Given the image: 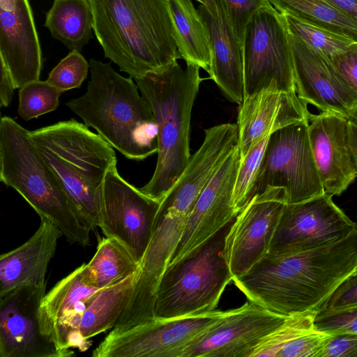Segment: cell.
<instances>
[{
	"mask_svg": "<svg viewBox=\"0 0 357 357\" xmlns=\"http://www.w3.org/2000/svg\"><path fill=\"white\" fill-rule=\"evenodd\" d=\"M357 272V230L326 246L266 254L233 279L248 299L285 316L317 311L338 285Z\"/></svg>",
	"mask_w": 357,
	"mask_h": 357,
	"instance_id": "obj_1",
	"label": "cell"
},
{
	"mask_svg": "<svg viewBox=\"0 0 357 357\" xmlns=\"http://www.w3.org/2000/svg\"><path fill=\"white\" fill-rule=\"evenodd\" d=\"M105 56L134 79L181 59L167 0H88Z\"/></svg>",
	"mask_w": 357,
	"mask_h": 357,
	"instance_id": "obj_2",
	"label": "cell"
},
{
	"mask_svg": "<svg viewBox=\"0 0 357 357\" xmlns=\"http://www.w3.org/2000/svg\"><path fill=\"white\" fill-rule=\"evenodd\" d=\"M89 68L85 93L66 105L128 159L143 160L156 153L157 126L132 79L93 59Z\"/></svg>",
	"mask_w": 357,
	"mask_h": 357,
	"instance_id": "obj_3",
	"label": "cell"
},
{
	"mask_svg": "<svg viewBox=\"0 0 357 357\" xmlns=\"http://www.w3.org/2000/svg\"><path fill=\"white\" fill-rule=\"evenodd\" d=\"M75 212L91 231L100 224V192L107 172L116 166L113 147L72 119L29 131Z\"/></svg>",
	"mask_w": 357,
	"mask_h": 357,
	"instance_id": "obj_4",
	"label": "cell"
},
{
	"mask_svg": "<svg viewBox=\"0 0 357 357\" xmlns=\"http://www.w3.org/2000/svg\"><path fill=\"white\" fill-rule=\"evenodd\" d=\"M200 68L178 62L160 73L135 79L157 126L158 158L149 181L139 188L160 202L178 179L190 157L192 107L203 80Z\"/></svg>",
	"mask_w": 357,
	"mask_h": 357,
	"instance_id": "obj_5",
	"label": "cell"
},
{
	"mask_svg": "<svg viewBox=\"0 0 357 357\" xmlns=\"http://www.w3.org/2000/svg\"><path fill=\"white\" fill-rule=\"evenodd\" d=\"M28 132L13 119L1 117L0 181L17 191L40 218L52 222L70 243L89 245L91 230L77 215Z\"/></svg>",
	"mask_w": 357,
	"mask_h": 357,
	"instance_id": "obj_6",
	"label": "cell"
},
{
	"mask_svg": "<svg viewBox=\"0 0 357 357\" xmlns=\"http://www.w3.org/2000/svg\"><path fill=\"white\" fill-rule=\"evenodd\" d=\"M234 220L167 267L156 296L155 319L196 316L215 310L225 287L233 280L224 245Z\"/></svg>",
	"mask_w": 357,
	"mask_h": 357,
	"instance_id": "obj_7",
	"label": "cell"
},
{
	"mask_svg": "<svg viewBox=\"0 0 357 357\" xmlns=\"http://www.w3.org/2000/svg\"><path fill=\"white\" fill-rule=\"evenodd\" d=\"M242 46L244 98L266 89L296 92L292 51L282 13L271 5L258 10L245 27Z\"/></svg>",
	"mask_w": 357,
	"mask_h": 357,
	"instance_id": "obj_8",
	"label": "cell"
},
{
	"mask_svg": "<svg viewBox=\"0 0 357 357\" xmlns=\"http://www.w3.org/2000/svg\"><path fill=\"white\" fill-rule=\"evenodd\" d=\"M308 121L271 133L252 189V198L269 187L282 188L288 204L324 194L308 137Z\"/></svg>",
	"mask_w": 357,
	"mask_h": 357,
	"instance_id": "obj_9",
	"label": "cell"
},
{
	"mask_svg": "<svg viewBox=\"0 0 357 357\" xmlns=\"http://www.w3.org/2000/svg\"><path fill=\"white\" fill-rule=\"evenodd\" d=\"M159 206L160 202L122 178L114 166L107 172L100 189L99 227L139 264L155 228Z\"/></svg>",
	"mask_w": 357,
	"mask_h": 357,
	"instance_id": "obj_10",
	"label": "cell"
},
{
	"mask_svg": "<svg viewBox=\"0 0 357 357\" xmlns=\"http://www.w3.org/2000/svg\"><path fill=\"white\" fill-rule=\"evenodd\" d=\"M355 230L356 224L327 194L301 202L286 203L267 254L285 255L326 246Z\"/></svg>",
	"mask_w": 357,
	"mask_h": 357,
	"instance_id": "obj_11",
	"label": "cell"
},
{
	"mask_svg": "<svg viewBox=\"0 0 357 357\" xmlns=\"http://www.w3.org/2000/svg\"><path fill=\"white\" fill-rule=\"evenodd\" d=\"M223 311L153 320L121 331H111L93 357H177L180 349L211 327Z\"/></svg>",
	"mask_w": 357,
	"mask_h": 357,
	"instance_id": "obj_12",
	"label": "cell"
},
{
	"mask_svg": "<svg viewBox=\"0 0 357 357\" xmlns=\"http://www.w3.org/2000/svg\"><path fill=\"white\" fill-rule=\"evenodd\" d=\"M286 203L284 188L269 187L254 196L236 215L224 245L233 279L245 274L267 254Z\"/></svg>",
	"mask_w": 357,
	"mask_h": 357,
	"instance_id": "obj_13",
	"label": "cell"
},
{
	"mask_svg": "<svg viewBox=\"0 0 357 357\" xmlns=\"http://www.w3.org/2000/svg\"><path fill=\"white\" fill-rule=\"evenodd\" d=\"M287 317L249 301L223 311L211 327L180 349L177 357H248Z\"/></svg>",
	"mask_w": 357,
	"mask_h": 357,
	"instance_id": "obj_14",
	"label": "cell"
},
{
	"mask_svg": "<svg viewBox=\"0 0 357 357\" xmlns=\"http://www.w3.org/2000/svg\"><path fill=\"white\" fill-rule=\"evenodd\" d=\"M357 119L310 114L308 137L325 194L342 195L357 175Z\"/></svg>",
	"mask_w": 357,
	"mask_h": 357,
	"instance_id": "obj_15",
	"label": "cell"
},
{
	"mask_svg": "<svg viewBox=\"0 0 357 357\" xmlns=\"http://www.w3.org/2000/svg\"><path fill=\"white\" fill-rule=\"evenodd\" d=\"M46 283L26 284L0 294V357H68L43 335L39 308Z\"/></svg>",
	"mask_w": 357,
	"mask_h": 357,
	"instance_id": "obj_16",
	"label": "cell"
},
{
	"mask_svg": "<svg viewBox=\"0 0 357 357\" xmlns=\"http://www.w3.org/2000/svg\"><path fill=\"white\" fill-rule=\"evenodd\" d=\"M186 218L185 215L168 211L156 221L127 305L112 331H124L155 319L158 290Z\"/></svg>",
	"mask_w": 357,
	"mask_h": 357,
	"instance_id": "obj_17",
	"label": "cell"
},
{
	"mask_svg": "<svg viewBox=\"0 0 357 357\" xmlns=\"http://www.w3.org/2000/svg\"><path fill=\"white\" fill-rule=\"evenodd\" d=\"M240 160L236 145L197 197L167 266L186 257L235 219L237 214L231 197Z\"/></svg>",
	"mask_w": 357,
	"mask_h": 357,
	"instance_id": "obj_18",
	"label": "cell"
},
{
	"mask_svg": "<svg viewBox=\"0 0 357 357\" xmlns=\"http://www.w3.org/2000/svg\"><path fill=\"white\" fill-rule=\"evenodd\" d=\"M295 91L321 112L357 119V91L341 77L330 59L289 33Z\"/></svg>",
	"mask_w": 357,
	"mask_h": 357,
	"instance_id": "obj_19",
	"label": "cell"
},
{
	"mask_svg": "<svg viewBox=\"0 0 357 357\" xmlns=\"http://www.w3.org/2000/svg\"><path fill=\"white\" fill-rule=\"evenodd\" d=\"M238 143L236 124L204 130V139L183 171L161 200L156 221L168 211L188 217L202 190Z\"/></svg>",
	"mask_w": 357,
	"mask_h": 357,
	"instance_id": "obj_20",
	"label": "cell"
},
{
	"mask_svg": "<svg viewBox=\"0 0 357 357\" xmlns=\"http://www.w3.org/2000/svg\"><path fill=\"white\" fill-rule=\"evenodd\" d=\"M0 48L14 89L39 79L42 53L28 0H0Z\"/></svg>",
	"mask_w": 357,
	"mask_h": 357,
	"instance_id": "obj_21",
	"label": "cell"
},
{
	"mask_svg": "<svg viewBox=\"0 0 357 357\" xmlns=\"http://www.w3.org/2000/svg\"><path fill=\"white\" fill-rule=\"evenodd\" d=\"M307 104L296 92L264 89L245 97L237 116V146L242 159L259 141L287 126L308 121Z\"/></svg>",
	"mask_w": 357,
	"mask_h": 357,
	"instance_id": "obj_22",
	"label": "cell"
},
{
	"mask_svg": "<svg viewBox=\"0 0 357 357\" xmlns=\"http://www.w3.org/2000/svg\"><path fill=\"white\" fill-rule=\"evenodd\" d=\"M198 11L208 27L211 49L209 78L231 101L244 98L243 46L231 23L224 0H206Z\"/></svg>",
	"mask_w": 357,
	"mask_h": 357,
	"instance_id": "obj_23",
	"label": "cell"
},
{
	"mask_svg": "<svg viewBox=\"0 0 357 357\" xmlns=\"http://www.w3.org/2000/svg\"><path fill=\"white\" fill-rule=\"evenodd\" d=\"M60 230L40 218L36 232L19 247L0 254V294L26 284H43L53 258Z\"/></svg>",
	"mask_w": 357,
	"mask_h": 357,
	"instance_id": "obj_24",
	"label": "cell"
},
{
	"mask_svg": "<svg viewBox=\"0 0 357 357\" xmlns=\"http://www.w3.org/2000/svg\"><path fill=\"white\" fill-rule=\"evenodd\" d=\"M172 14L178 52L186 63L209 74L211 61L210 35L206 24L192 0H167Z\"/></svg>",
	"mask_w": 357,
	"mask_h": 357,
	"instance_id": "obj_25",
	"label": "cell"
},
{
	"mask_svg": "<svg viewBox=\"0 0 357 357\" xmlns=\"http://www.w3.org/2000/svg\"><path fill=\"white\" fill-rule=\"evenodd\" d=\"M137 271L116 284L99 289L89 300L79 327L85 350L89 347L90 338L114 326L127 305Z\"/></svg>",
	"mask_w": 357,
	"mask_h": 357,
	"instance_id": "obj_26",
	"label": "cell"
},
{
	"mask_svg": "<svg viewBox=\"0 0 357 357\" xmlns=\"http://www.w3.org/2000/svg\"><path fill=\"white\" fill-rule=\"evenodd\" d=\"M45 26L69 50L80 51L92 37L93 18L88 0H54Z\"/></svg>",
	"mask_w": 357,
	"mask_h": 357,
	"instance_id": "obj_27",
	"label": "cell"
},
{
	"mask_svg": "<svg viewBox=\"0 0 357 357\" xmlns=\"http://www.w3.org/2000/svg\"><path fill=\"white\" fill-rule=\"evenodd\" d=\"M83 271L89 283L98 289L116 284L137 272L139 264L117 240L102 237Z\"/></svg>",
	"mask_w": 357,
	"mask_h": 357,
	"instance_id": "obj_28",
	"label": "cell"
},
{
	"mask_svg": "<svg viewBox=\"0 0 357 357\" xmlns=\"http://www.w3.org/2000/svg\"><path fill=\"white\" fill-rule=\"evenodd\" d=\"M279 13L357 40L355 20L324 0H268Z\"/></svg>",
	"mask_w": 357,
	"mask_h": 357,
	"instance_id": "obj_29",
	"label": "cell"
},
{
	"mask_svg": "<svg viewBox=\"0 0 357 357\" xmlns=\"http://www.w3.org/2000/svg\"><path fill=\"white\" fill-rule=\"evenodd\" d=\"M282 15L289 33L329 59L357 45V40L349 36L305 22L289 15Z\"/></svg>",
	"mask_w": 357,
	"mask_h": 357,
	"instance_id": "obj_30",
	"label": "cell"
},
{
	"mask_svg": "<svg viewBox=\"0 0 357 357\" xmlns=\"http://www.w3.org/2000/svg\"><path fill=\"white\" fill-rule=\"evenodd\" d=\"M316 313V310H312L287 316L250 350L248 357H277L286 344L314 329Z\"/></svg>",
	"mask_w": 357,
	"mask_h": 357,
	"instance_id": "obj_31",
	"label": "cell"
},
{
	"mask_svg": "<svg viewBox=\"0 0 357 357\" xmlns=\"http://www.w3.org/2000/svg\"><path fill=\"white\" fill-rule=\"evenodd\" d=\"M61 93L47 80L29 82L20 88L17 112L24 120L29 121L54 111Z\"/></svg>",
	"mask_w": 357,
	"mask_h": 357,
	"instance_id": "obj_32",
	"label": "cell"
},
{
	"mask_svg": "<svg viewBox=\"0 0 357 357\" xmlns=\"http://www.w3.org/2000/svg\"><path fill=\"white\" fill-rule=\"evenodd\" d=\"M268 137L254 145L240 160L231 197L232 206L237 215L252 199V189Z\"/></svg>",
	"mask_w": 357,
	"mask_h": 357,
	"instance_id": "obj_33",
	"label": "cell"
},
{
	"mask_svg": "<svg viewBox=\"0 0 357 357\" xmlns=\"http://www.w3.org/2000/svg\"><path fill=\"white\" fill-rule=\"evenodd\" d=\"M89 64L77 50L69 54L49 73L47 82L63 93L79 88L87 77Z\"/></svg>",
	"mask_w": 357,
	"mask_h": 357,
	"instance_id": "obj_34",
	"label": "cell"
},
{
	"mask_svg": "<svg viewBox=\"0 0 357 357\" xmlns=\"http://www.w3.org/2000/svg\"><path fill=\"white\" fill-rule=\"evenodd\" d=\"M313 328L330 335H357V307L317 311L313 321Z\"/></svg>",
	"mask_w": 357,
	"mask_h": 357,
	"instance_id": "obj_35",
	"label": "cell"
},
{
	"mask_svg": "<svg viewBox=\"0 0 357 357\" xmlns=\"http://www.w3.org/2000/svg\"><path fill=\"white\" fill-rule=\"evenodd\" d=\"M332 335L313 329L286 344L277 357H318Z\"/></svg>",
	"mask_w": 357,
	"mask_h": 357,
	"instance_id": "obj_36",
	"label": "cell"
},
{
	"mask_svg": "<svg viewBox=\"0 0 357 357\" xmlns=\"http://www.w3.org/2000/svg\"><path fill=\"white\" fill-rule=\"evenodd\" d=\"M234 31L243 42L245 27L260 9L271 4L268 0H224Z\"/></svg>",
	"mask_w": 357,
	"mask_h": 357,
	"instance_id": "obj_37",
	"label": "cell"
},
{
	"mask_svg": "<svg viewBox=\"0 0 357 357\" xmlns=\"http://www.w3.org/2000/svg\"><path fill=\"white\" fill-rule=\"evenodd\" d=\"M355 307H357V272L342 281L317 311Z\"/></svg>",
	"mask_w": 357,
	"mask_h": 357,
	"instance_id": "obj_38",
	"label": "cell"
},
{
	"mask_svg": "<svg viewBox=\"0 0 357 357\" xmlns=\"http://www.w3.org/2000/svg\"><path fill=\"white\" fill-rule=\"evenodd\" d=\"M318 357H357V335H333Z\"/></svg>",
	"mask_w": 357,
	"mask_h": 357,
	"instance_id": "obj_39",
	"label": "cell"
},
{
	"mask_svg": "<svg viewBox=\"0 0 357 357\" xmlns=\"http://www.w3.org/2000/svg\"><path fill=\"white\" fill-rule=\"evenodd\" d=\"M330 61L346 83L357 91V45L332 56Z\"/></svg>",
	"mask_w": 357,
	"mask_h": 357,
	"instance_id": "obj_40",
	"label": "cell"
},
{
	"mask_svg": "<svg viewBox=\"0 0 357 357\" xmlns=\"http://www.w3.org/2000/svg\"><path fill=\"white\" fill-rule=\"evenodd\" d=\"M13 91L0 48V104L1 107H8L10 104Z\"/></svg>",
	"mask_w": 357,
	"mask_h": 357,
	"instance_id": "obj_41",
	"label": "cell"
},
{
	"mask_svg": "<svg viewBox=\"0 0 357 357\" xmlns=\"http://www.w3.org/2000/svg\"><path fill=\"white\" fill-rule=\"evenodd\" d=\"M341 10L352 19L357 20V0H324Z\"/></svg>",
	"mask_w": 357,
	"mask_h": 357,
	"instance_id": "obj_42",
	"label": "cell"
},
{
	"mask_svg": "<svg viewBox=\"0 0 357 357\" xmlns=\"http://www.w3.org/2000/svg\"><path fill=\"white\" fill-rule=\"evenodd\" d=\"M197 1H199L200 3H205L206 2V0H196Z\"/></svg>",
	"mask_w": 357,
	"mask_h": 357,
	"instance_id": "obj_43",
	"label": "cell"
},
{
	"mask_svg": "<svg viewBox=\"0 0 357 357\" xmlns=\"http://www.w3.org/2000/svg\"><path fill=\"white\" fill-rule=\"evenodd\" d=\"M1 104H0V124H1ZM0 155H1V154H0Z\"/></svg>",
	"mask_w": 357,
	"mask_h": 357,
	"instance_id": "obj_44",
	"label": "cell"
}]
</instances>
